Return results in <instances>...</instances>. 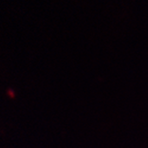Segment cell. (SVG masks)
<instances>
[{
    "label": "cell",
    "mask_w": 148,
    "mask_h": 148,
    "mask_svg": "<svg viewBox=\"0 0 148 148\" xmlns=\"http://www.w3.org/2000/svg\"><path fill=\"white\" fill-rule=\"evenodd\" d=\"M8 96H9L10 98L15 97V91H14L13 89L9 88V89L8 90Z\"/></svg>",
    "instance_id": "6da1fadb"
}]
</instances>
